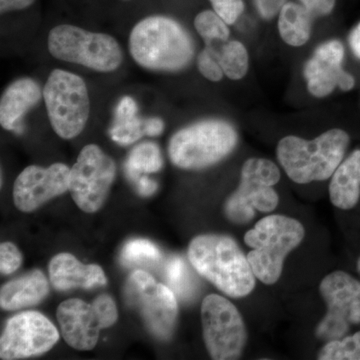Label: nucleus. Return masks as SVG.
<instances>
[{
  "label": "nucleus",
  "mask_w": 360,
  "mask_h": 360,
  "mask_svg": "<svg viewBox=\"0 0 360 360\" xmlns=\"http://www.w3.org/2000/svg\"><path fill=\"white\" fill-rule=\"evenodd\" d=\"M70 168L60 162L46 168L26 167L14 182V205L22 212L39 210L47 201L70 191Z\"/></svg>",
  "instance_id": "15"
},
{
  "label": "nucleus",
  "mask_w": 360,
  "mask_h": 360,
  "mask_svg": "<svg viewBox=\"0 0 360 360\" xmlns=\"http://www.w3.org/2000/svg\"><path fill=\"white\" fill-rule=\"evenodd\" d=\"M165 274L172 291L179 295H186L189 290V270L184 259L180 257L172 258L167 264Z\"/></svg>",
  "instance_id": "28"
},
{
  "label": "nucleus",
  "mask_w": 360,
  "mask_h": 360,
  "mask_svg": "<svg viewBox=\"0 0 360 360\" xmlns=\"http://www.w3.org/2000/svg\"><path fill=\"white\" fill-rule=\"evenodd\" d=\"M213 11L229 25H234L245 11L243 0H210Z\"/></svg>",
  "instance_id": "30"
},
{
  "label": "nucleus",
  "mask_w": 360,
  "mask_h": 360,
  "mask_svg": "<svg viewBox=\"0 0 360 360\" xmlns=\"http://www.w3.org/2000/svg\"><path fill=\"white\" fill-rule=\"evenodd\" d=\"M115 161L96 144L84 146L70 168V193L75 205L87 213L101 210L115 181Z\"/></svg>",
  "instance_id": "12"
},
{
  "label": "nucleus",
  "mask_w": 360,
  "mask_h": 360,
  "mask_svg": "<svg viewBox=\"0 0 360 360\" xmlns=\"http://www.w3.org/2000/svg\"><path fill=\"white\" fill-rule=\"evenodd\" d=\"M125 1H129V0H125Z\"/></svg>",
  "instance_id": "39"
},
{
  "label": "nucleus",
  "mask_w": 360,
  "mask_h": 360,
  "mask_svg": "<svg viewBox=\"0 0 360 360\" xmlns=\"http://www.w3.org/2000/svg\"><path fill=\"white\" fill-rule=\"evenodd\" d=\"M188 259L201 276L232 298L245 297L255 290L257 277L248 257L229 236H196L189 245Z\"/></svg>",
  "instance_id": "1"
},
{
  "label": "nucleus",
  "mask_w": 360,
  "mask_h": 360,
  "mask_svg": "<svg viewBox=\"0 0 360 360\" xmlns=\"http://www.w3.org/2000/svg\"><path fill=\"white\" fill-rule=\"evenodd\" d=\"M22 255L13 243H4L0 245V271L2 274H11L20 269Z\"/></svg>",
  "instance_id": "31"
},
{
  "label": "nucleus",
  "mask_w": 360,
  "mask_h": 360,
  "mask_svg": "<svg viewBox=\"0 0 360 360\" xmlns=\"http://www.w3.org/2000/svg\"><path fill=\"white\" fill-rule=\"evenodd\" d=\"M305 231L298 220L272 214L246 232L245 243L251 248L248 262L255 277L264 284L277 283L285 257L302 243Z\"/></svg>",
  "instance_id": "4"
},
{
  "label": "nucleus",
  "mask_w": 360,
  "mask_h": 360,
  "mask_svg": "<svg viewBox=\"0 0 360 360\" xmlns=\"http://www.w3.org/2000/svg\"><path fill=\"white\" fill-rule=\"evenodd\" d=\"M357 270H359L360 274V257L359 258V260H357Z\"/></svg>",
  "instance_id": "38"
},
{
  "label": "nucleus",
  "mask_w": 360,
  "mask_h": 360,
  "mask_svg": "<svg viewBox=\"0 0 360 360\" xmlns=\"http://www.w3.org/2000/svg\"><path fill=\"white\" fill-rule=\"evenodd\" d=\"M314 18L328 15L335 9L336 0H298Z\"/></svg>",
  "instance_id": "32"
},
{
  "label": "nucleus",
  "mask_w": 360,
  "mask_h": 360,
  "mask_svg": "<svg viewBox=\"0 0 360 360\" xmlns=\"http://www.w3.org/2000/svg\"><path fill=\"white\" fill-rule=\"evenodd\" d=\"M238 141V132L231 123L206 120L174 134L168 146V155L175 167L200 169L226 158L236 148Z\"/></svg>",
  "instance_id": "5"
},
{
  "label": "nucleus",
  "mask_w": 360,
  "mask_h": 360,
  "mask_svg": "<svg viewBox=\"0 0 360 360\" xmlns=\"http://www.w3.org/2000/svg\"><path fill=\"white\" fill-rule=\"evenodd\" d=\"M162 165L160 148L153 142H143L132 149L125 167L129 179L134 182L141 174L160 172Z\"/></svg>",
  "instance_id": "23"
},
{
  "label": "nucleus",
  "mask_w": 360,
  "mask_h": 360,
  "mask_svg": "<svg viewBox=\"0 0 360 360\" xmlns=\"http://www.w3.org/2000/svg\"><path fill=\"white\" fill-rule=\"evenodd\" d=\"M110 135L120 146H129L146 135V120L137 116V104L131 97H122L116 106L115 120Z\"/></svg>",
  "instance_id": "22"
},
{
  "label": "nucleus",
  "mask_w": 360,
  "mask_h": 360,
  "mask_svg": "<svg viewBox=\"0 0 360 360\" xmlns=\"http://www.w3.org/2000/svg\"><path fill=\"white\" fill-rule=\"evenodd\" d=\"M194 27L205 40V46L225 42L231 35L229 25L214 11H203L194 18Z\"/></svg>",
  "instance_id": "25"
},
{
  "label": "nucleus",
  "mask_w": 360,
  "mask_h": 360,
  "mask_svg": "<svg viewBox=\"0 0 360 360\" xmlns=\"http://www.w3.org/2000/svg\"><path fill=\"white\" fill-rule=\"evenodd\" d=\"M329 198L335 207L350 210L360 198V150H355L340 163L329 184Z\"/></svg>",
  "instance_id": "20"
},
{
  "label": "nucleus",
  "mask_w": 360,
  "mask_h": 360,
  "mask_svg": "<svg viewBox=\"0 0 360 360\" xmlns=\"http://www.w3.org/2000/svg\"><path fill=\"white\" fill-rule=\"evenodd\" d=\"M288 0H255L258 13L265 20H271L281 11Z\"/></svg>",
  "instance_id": "33"
},
{
  "label": "nucleus",
  "mask_w": 360,
  "mask_h": 360,
  "mask_svg": "<svg viewBox=\"0 0 360 360\" xmlns=\"http://www.w3.org/2000/svg\"><path fill=\"white\" fill-rule=\"evenodd\" d=\"M49 284L39 269L1 286L0 307L4 310H18L39 304L49 295Z\"/></svg>",
  "instance_id": "19"
},
{
  "label": "nucleus",
  "mask_w": 360,
  "mask_h": 360,
  "mask_svg": "<svg viewBox=\"0 0 360 360\" xmlns=\"http://www.w3.org/2000/svg\"><path fill=\"white\" fill-rule=\"evenodd\" d=\"M217 59L224 75L232 80H239L245 77L250 66V58L245 45L238 40H231L217 52Z\"/></svg>",
  "instance_id": "24"
},
{
  "label": "nucleus",
  "mask_w": 360,
  "mask_h": 360,
  "mask_svg": "<svg viewBox=\"0 0 360 360\" xmlns=\"http://www.w3.org/2000/svg\"><path fill=\"white\" fill-rule=\"evenodd\" d=\"M35 0H0V13L6 14L23 11L34 4Z\"/></svg>",
  "instance_id": "34"
},
{
  "label": "nucleus",
  "mask_w": 360,
  "mask_h": 360,
  "mask_svg": "<svg viewBox=\"0 0 360 360\" xmlns=\"http://www.w3.org/2000/svg\"><path fill=\"white\" fill-rule=\"evenodd\" d=\"M279 179L281 172L272 161L265 158L246 160L238 188L225 202L227 219L234 224H245L255 217V212H274L279 201L274 186Z\"/></svg>",
  "instance_id": "8"
},
{
  "label": "nucleus",
  "mask_w": 360,
  "mask_h": 360,
  "mask_svg": "<svg viewBox=\"0 0 360 360\" xmlns=\"http://www.w3.org/2000/svg\"><path fill=\"white\" fill-rule=\"evenodd\" d=\"M61 335L70 347L77 350L96 347L101 329L117 321L115 300L108 295L97 296L90 304L82 300H68L59 304L56 312Z\"/></svg>",
  "instance_id": "10"
},
{
  "label": "nucleus",
  "mask_w": 360,
  "mask_h": 360,
  "mask_svg": "<svg viewBox=\"0 0 360 360\" xmlns=\"http://www.w3.org/2000/svg\"><path fill=\"white\" fill-rule=\"evenodd\" d=\"M319 292L328 311L315 328V336L326 341L347 336L350 326L360 323V283L347 272H331L322 279Z\"/></svg>",
  "instance_id": "11"
},
{
  "label": "nucleus",
  "mask_w": 360,
  "mask_h": 360,
  "mask_svg": "<svg viewBox=\"0 0 360 360\" xmlns=\"http://www.w3.org/2000/svg\"><path fill=\"white\" fill-rule=\"evenodd\" d=\"M44 98L51 127L59 137L72 139L89 122V89L79 75L54 70L47 78Z\"/></svg>",
  "instance_id": "7"
},
{
  "label": "nucleus",
  "mask_w": 360,
  "mask_h": 360,
  "mask_svg": "<svg viewBox=\"0 0 360 360\" xmlns=\"http://www.w3.org/2000/svg\"><path fill=\"white\" fill-rule=\"evenodd\" d=\"M44 96L32 78L23 77L13 82L2 94L0 99V124L9 131H20L22 120Z\"/></svg>",
  "instance_id": "18"
},
{
  "label": "nucleus",
  "mask_w": 360,
  "mask_h": 360,
  "mask_svg": "<svg viewBox=\"0 0 360 360\" xmlns=\"http://www.w3.org/2000/svg\"><path fill=\"white\" fill-rule=\"evenodd\" d=\"M134 184H136L137 191L142 196H150L158 189V184L155 180L148 179L144 175H141L139 179L135 180Z\"/></svg>",
  "instance_id": "35"
},
{
  "label": "nucleus",
  "mask_w": 360,
  "mask_h": 360,
  "mask_svg": "<svg viewBox=\"0 0 360 360\" xmlns=\"http://www.w3.org/2000/svg\"><path fill=\"white\" fill-rule=\"evenodd\" d=\"M125 295L129 304L139 309L151 333L162 340L172 336L179 315L172 288L156 283L148 272L135 270L127 281Z\"/></svg>",
  "instance_id": "13"
},
{
  "label": "nucleus",
  "mask_w": 360,
  "mask_h": 360,
  "mask_svg": "<svg viewBox=\"0 0 360 360\" xmlns=\"http://www.w3.org/2000/svg\"><path fill=\"white\" fill-rule=\"evenodd\" d=\"M129 51L135 63L146 70L179 71L193 60L195 46L191 34L174 18L153 15L131 30Z\"/></svg>",
  "instance_id": "2"
},
{
  "label": "nucleus",
  "mask_w": 360,
  "mask_h": 360,
  "mask_svg": "<svg viewBox=\"0 0 360 360\" xmlns=\"http://www.w3.org/2000/svg\"><path fill=\"white\" fill-rule=\"evenodd\" d=\"M59 340L58 328L37 311L14 315L6 322L0 340V359L15 360L49 352Z\"/></svg>",
  "instance_id": "14"
},
{
  "label": "nucleus",
  "mask_w": 360,
  "mask_h": 360,
  "mask_svg": "<svg viewBox=\"0 0 360 360\" xmlns=\"http://www.w3.org/2000/svg\"><path fill=\"white\" fill-rule=\"evenodd\" d=\"M124 262L137 264L143 262H156L160 259V252L153 243L146 239H134L124 246L122 251Z\"/></svg>",
  "instance_id": "27"
},
{
  "label": "nucleus",
  "mask_w": 360,
  "mask_h": 360,
  "mask_svg": "<svg viewBox=\"0 0 360 360\" xmlns=\"http://www.w3.org/2000/svg\"><path fill=\"white\" fill-rule=\"evenodd\" d=\"M165 129V122L158 117L146 120V132L148 136H158Z\"/></svg>",
  "instance_id": "36"
},
{
  "label": "nucleus",
  "mask_w": 360,
  "mask_h": 360,
  "mask_svg": "<svg viewBox=\"0 0 360 360\" xmlns=\"http://www.w3.org/2000/svg\"><path fill=\"white\" fill-rule=\"evenodd\" d=\"M345 47L338 40H329L315 49L304 68L307 89L314 97H326L336 87L348 91L354 89L355 80L342 68Z\"/></svg>",
  "instance_id": "16"
},
{
  "label": "nucleus",
  "mask_w": 360,
  "mask_h": 360,
  "mask_svg": "<svg viewBox=\"0 0 360 360\" xmlns=\"http://www.w3.org/2000/svg\"><path fill=\"white\" fill-rule=\"evenodd\" d=\"M203 340L215 360L238 359L248 340L245 321L236 305L219 295L206 296L201 305Z\"/></svg>",
  "instance_id": "9"
},
{
  "label": "nucleus",
  "mask_w": 360,
  "mask_h": 360,
  "mask_svg": "<svg viewBox=\"0 0 360 360\" xmlns=\"http://www.w3.org/2000/svg\"><path fill=\"white\" fill-rule=\"evenodd\" d=\"M278 14L279 34L286 44L300 47L309 41L314 18L305 7L288 1Z\"/></svg>",
  "instance_id": "21"
},
{
  "label": "nucleus",
  "mask_w": 360,
  "mask_h": 360,
  "mask_svg": "<svg viewBox=\"0 0 360 360\" xmlns=\"http://www.w3.org/2000/svg\"><path fill=\"white\" fill-rule=\"evenodd\" d=\"M349 135L342 129H330L314 141L283 137L276 148L277 160L296 184L323 181L333 176L345 158Z\"/></svg>",
  "instance_id": "3"
},
{
  "label": "nucleus",
  "mask_w": 360,
  "mask_h": 360,
  "mask_svg": "<svg viewBox=\"0 0 360 360\" xmlns=\"http://www.w3.org/2000/svg\"><path fill=\"white\" fill-rule=\"evenodd\" d=\"M198 68L201 75L210 82H220L224 77V70L219 65L217 51L213 49L212 45L205 46L198 54Z\"/></svg>",
  "instance_id": "29"
},
{
  "label": "nucleus",
  "mask_w": 360,
  "mask_h": 360,
  "mask_svg": "<svg viewBox=\"0 0 360 360\" xmlns=\"http://www.w3.org/2000/svg\"><path fill=\"white\" fill-rule=\"evenodd\" d=\"M319 360H360V331L340 340L328 341L319 352Z\"/></svg>",
  "instance_id": "26"
},
{
  "label": "nucleus",
  "mask_w": 360,
  "mask_h": 360,
  "mask_svg": "<svg viewBox=\"0 0 360 360\" xmlns=\"http://www.w3.org/2000/svg\"><path fill=\"white\" fill-rule=\"evenodd\" d=\"M47 45L53 58L99 72L115 71L123 60L122 47L115 37L75 25H61L52 28Z\"/></svg>",
  "instance_id": "6"
},
{
  "label": "nucleus",
  "mask_w": 360,
  "mask_h": 360,
  "mask_svg": "<svg viewBox=\"0 0 360 360\" xmlns=\"http://www.w3.org/2000/svg\"><path fill=\"white\" fill-rule=\"evenodd\" d=\"M349 44L354 56L360 59V22L355 26L354 30L350 33Z\"/></svg>",
  "instance_id": "37"
},
{
  "label": "nucleus",
  "mask_w": 360,
  "mask_h": 360,
  "mask_svg": "<svg viewBox=\"0 0 360 360\" xmlns=\"http://www.w3.org/2000/svg\"><path fill=\"white\" fill-rule=\"evenodd\" d=\"M49 276L56 290L90 288L108 283L105 274L99 265L84 264L70 253H59L49 264Z\"/></svg>",
  "instance_id": "17"
}]
</instances>
